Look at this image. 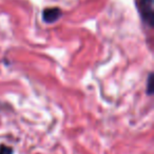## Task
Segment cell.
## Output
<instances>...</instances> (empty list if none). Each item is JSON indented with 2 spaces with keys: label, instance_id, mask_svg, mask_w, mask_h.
<instances>
[{
  "label": "cell",
  "instance_id": "2",
  "mask_svg": "<svg viewBox=\"0 0 154 154\" xmlns=\"http://www.w3.org/2000/svg\"><path fill=\"white\" fill-rule=\"evenodd\" d=\"M62 15V12L59 8H48L42 11V20L45 23H54Z\"/></svg>",
  "mask_w": 154,
  "mask_h": 154
},
{
  "label": "cell",
  "instance_id": "3",
  "mask_svg": "<svg viewBox=\"0 0 154 154\" xmlns=\"http://www.w3.org/2000/svg\"><path fill=\"white\" fill-rule=\"evenodd\" d=\"M147 94L152 95L153 94V73H149L147 79Z\"/></svg>",
  "mask_w": 154,
  "mask_h": 154
},
{
  "label": "cell",
  "instance_id": "1",
  "mask_svg": "<svg viewBox=\"0 0 154 154\" xmlns=\"http://www.w3.org/2000/svg\"><path fill=\"white\" fill-rule=\"evenodd\" d=\"M136 7L143 21L150 28L154 24L153 0H136Z\"/></svg>",
  "mask_w": 154,
  "mask_h": 154
},
{
  "label": "cell",
  "instance_id": "4",
  "mask_svg": "<svg viewBox=\"0 0 154 154\" xmlns=\"http://www.w3.org/2000/svg\"><path fill=\"white\" fill-rule=\"evenodd\" d=\"M0 154H13V149L5 145H0Z\"/></svg>",
  "mask_w": 154,
  "mask_h": 154
}]
</instances>
